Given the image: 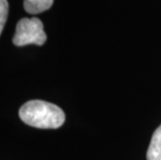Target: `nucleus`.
Wrapping results in <instances>:
<instances>
[{
  "label": "nucleus",
  "mask_w": 161,
  "mask_h": 160,
  "mask_svg": "<svg viewBox=\"0 0 161 160\" xmlns=\"http://www.w3.org/2000/svg\"><path fill=\"white\" fill-rule=\"evenodd\" d=\"M46 40L47 36L44 31L43 22L39 18H23L17 24L13 43L18 47L30 44L42 46Z\"/></svg>",
  "instance_id": "f03ea898"
},
{
  "label": "nucleus",
  "mask_w": 161,
  "mask_h": 160,
  "mask_svg": "<svg viewBox=\"0 0 161 160\" xmlns=\"http://www.w3.org/2000/svg\"><path fill=\"white\" fill-rule=\"evenodd\" d=\"M147 160H161V125L153 133L147 152Z\"/></svg>",
  "instance_id": "7ed1b4c3"
},
{
  "label": "nucleus",
  "mask_w": 161,
  "mask_h": 160,
  "mask_svg": "<svg viewBox=\"0 0 161 160\" xmlns=\"http://www.w3.org/2000/svg\"><path fill=\"white\" fill-rule=\"evenodd\" d=\"M19 117L25 124L40 129H57L66 121L60 107L42 100H31L23 104Z\"/></svg>",
  "instance_id": "f257e3e1"
},
{
  "label": "nucleus",
  "mask_w": 161,
  "mask_h": 160,
  "mask_svg": "<svg viewBox=\"0 0 161 160\" xmlns=\"http://www.w3.org/2000/svg\"><path fill=\"white\" fill-rule=\"evenodd\" d=\"M54 0H24V8L28 14L43 13L52 6Z\"/></svg>",
  "instance_id": "20e7f679"
},
{
  "label": "nucleus",
  "mask_w": 161,
  "mask_h": 160,
  "mask_svg": "<svg viewBox=\"0 0 161 160\" xmlns=\"http://www.w3.org/2000/svg\"><path fill=\"white\" fill-rule=\"evenodd\" d=\"M8 16V0H0V35L4 28L5 22Z\"/></svg>",
  "instance_id": "39448f33"
}]
</instances>
